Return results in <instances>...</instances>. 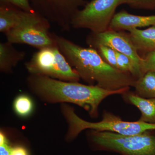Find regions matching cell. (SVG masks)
<instances>
[{
	"instance_id": "obj_1",
	"label": "cell",
	"mask_w": 155,
	"mask_h": 155,
	"mask_svg": "<svg viewBox=\"0 0 155 155\" xmlns=\"http://www.w3.org/2000/svg\"><path fill=\"white\" fill-rule=\"evenodd\" d=\"M26 84L29 91L42 101L49 104H74L83 108L92 118L98 116L99 107L104 100L112 95H122L130 88L110 91L96 85L32 74L26 77Z\"/></svg>"
},
{
	"instance_id": "obj_2",
	"label": "cell",
	"mask_w": 155,
	"mask_h": 155,
	"mask_svg": "<svg viewBox=\"0 0 155 155\" xmlns=\"http://www.w3.org/2000/svg\"><path fill=\"white\" fill-rule=\"evenodd\" d=\"M61 53L80 79L110 91L134 87L136 81L130 74L111 67L104 61L96 50L76 44L64 37L53 33Z\"/></svg>"
},
{
	"instance_id": "obj_3",
	"label": "cell",
	"mask_w": 155,
	"mask_h": 155,
	"mask_svg": "<svg viewBox=\"0 0 155 155\" xmlns=\"http://www.w3.org/2000/svg\"><path fill=\"white\" fill-rule=\"evenodd\" d=\"M61 112L68 125L66 140L73 141L81 132L86 129L106 131L122 135H132L155 130V124L137 121L129 122L122 120L119 116L104 111L102 119L98 122H90L84 120L75 113L74 108L67 104H61Z\"/></svg>"
},
{
	"instance_id": "obj_4",
	"label": "cell",
	"mask_w": 155,
	"mask_h": 155,
	"mask_svg": "<svg viewBox=\"0 0 155 155\" xmlns=\"http://www.w3.org/2000/svg\"><path fill=\"white\" fill-rule=\"evenodd\" d=\"M90 131L87 134V141L93 150L120 155H155V130L132 135Z\"/></svg>"
},
{
	"instance_id": "obj_5",
	"label": "cell",
	"mask_w": 155,
	"mask_h": 155,
	"mask_svg": "<svg viewBox=\"0 0 155 155\" xmlns=\"http://www.w3.org/2000/svg\"><path fill=\"white\" fill-rule=\"evenodd\" d=\"M50 28L51 22L36 11H25L19 24L5 35L12 44L27 45L39 50L57 45Z\"/></svg>"
},
{
	"instance_id": "obj_6",
	"label": "cell",
	"mask_w": 155,
	"mask_h": 155,
	"mask_svg": "<svg viewBox=\"0 0 155 155\" xmlns=\"http://www.w3.org/2000/svg\"><path fill=\"white\" fill-rule=\"evenodd\" d=\"M25 66L29 74L72 82H78L80 79L57 45L38 50Z\"/></svg>"
},
{
	"instance_id": "obj_7",
	"label": "cell",
	"mask_w": 155,
	"mask_h": 155,
	"mask_svg": "<svg viewBox=\"0 0 155 155\" xmlns=\"http://www.w3.org/2000/svg\"><path fill=\"white\" fill-rule=\"evenodd\" d=\"M121 0H92L78 11L71 28L87 29L98 33L108 30Z\"/></svg>"
},
{
	"instance_id": "obj_8",
	"label": "cell",
	"mask_w": 155,
	"mask_h": 155,
	"mask_svg": "<svg viewBox=\"0 0 155 155\" xmlns=\"http://www.w3.org/2000/svg\"><path fill=\"white\" fill-rule=\"evenodd\" d=\"M34 11L62 30L68 31L71 21L81 7L87 3L85 0H29Z\"/></svg>"
},
{
	"instance_id": "obj_9",
	"label": "cell",
	"mask_w": 155,
	"mask_h": 155,
	"mask_svg": "<svg viewBox=\"0 0 155 155\" xmlns=\"http://www.w3.org/2000/svg\"><path fill=\"white\" fill-rule=\"evenodd\" d=\"M86 42L89 47L92 48L100 45L107 46L116 51L129 57L140 77L142 76L140 69L142 58L134 46L128 33L109 29L101 33L91 32L87 37Z\"/></svg>"
},
{
	"instance_id": "obj_10",
	"label": "cell",
	"mask_w": 155,
	"mask_h": 155,
	"mask_svg": "<svg viewBox=\"0 0 155 155\" xmlns=\"http://www.w3.org/2000/svg\"><path fill=\"white\" fill-rule=\"evenodd\" d=\"M151 26L155 27V15L139 16L122 10L114 15L108 29L124 31L131 28Z\"/></svg>"
},
{
	"instance_id": "obj_11",
	"label": "cell",
	"mask_w": 155,
	"mask_h": 155,
	"mask_svg": "<svg viewBox=\"0 0 155 155\" xmlns=\"http://www.w3.org/2000/svg\"><path fill=\"white\" fill-rule=\"evenodd\" d=\"M132 43L141 58L155 51V27L145 29L131 28L128 30Z\"/></svg>"
},
{
	"instance_id": "obj_12",
	"label": "cell",
	"mask_w": 155,
	"mask_h": 155,
	"mask_svg": "<svg viewBox=\"0 0 155 155\" xmlns=\"http://www.w3.org/2000/svg\"><path fill=\"white\" fill-rule=\"evenodd\" d=\"M122 95L126 102L135 106L140 111L141 115L139 121L155 125V98L140 97L129 90Z\"/></svg>"
},
{
	"instance_id": "obj_13",
	"label": "cell",
	"mask_w": 155,
	"mask_h": 155,
	"mask_svg": "<svg viewBox=\"0 0 155 155\" xmlns=\"http://www.w3.org/2000/svg\"><path fill=\"white\" fill-rule=\"evenodd\" d=\"M13 45L8 41L0 43V70L2 73H12L14 67L25 58V52L17 50Z\"/></svg>"
},
{
	"instance_id": "obj_14",
	"label": "cell",
	"mask_w": 155,
	"mask_h": 155,
	"mask_svg": "<svg viewBox=\"0 0 155 155\" xmlns=\"http://www.w3.org/2000/svg\"><path fill=\"white\" fill-rule=\"evenodd\" d=\"M25 11L15 6L0 2V31L5 34L18 24Z\"/></svg>"
},
{
	"instance_id": "obj_15",
	"label": "cell",
	"mask_w": 155,
	"mask_h": 155,
	"mask_svg": "<svg viewBox=\"0 0 155 155\" xmlns=\"http://www.w3.org/2000/svg\"><path fill=\"white\" fill-rule=\"evenodd\" d=\"M136 94L144 98H155V72L150 71L136 80L133 87Z\"/></svg>"
},
{
	"instance_id": "obj_16",
	"label": "cell",
	"mask_w": 155,
	"mask_h": 155,
	"mask_svg": "<svg viewBox=\"0 0 155 155\" xmlns=\"http://www.w3.org/2000/svg\"><path fill=\"white\" fill-rule=\"evenodd\" d=\"M33 108L32 100L26 95H20L14 101V110L19 116L25 117L28 116L32 112Z\"/></svg>"
},
{
	"instance_id": "obj_17",
	"label": "cell",
	"mask_w": 155,
	"mask_h": 155,
	"mask_svg": "<svg viewBox=\"0 0 155 155\" xmlns=\"http://www.w3.org/2000/svg\"><path fill=\"white\" fill-rule=\"evenodd\" d=\"M93 48L97 50L100 55L107 64L115 69H118L116 51L115 50L110 47L103 45H97Z\"/></svg>"
},
{
	"instance_id": "obj_18",
	"label": "cell",
	"mask_w": 155,
	"mask_h": 155,
	"mask_svg": "<svg viewBox=\"0 0 155 155\" xmlns=\"http://www.w3.org/2000/svg\"><path fill=\"white\" fill-rule=\"evenodd\" d=\"M120 5H126L134 9L155 11V0H121Z\"/></svg>"
},
{
	"instance_id": "obj_19",
	"label": "cell",
	"mask_w": 155,
	"mask_h": 155,
	"mask_svg": "<svg viewBox=\"0 0 155 155\" xmlns=\"http://www.w3.org/2000/svg\"><path fill=\"white\" fill-rule=\"evenodd\" d=\"M140 69L142 76L150 71L155 72V51L148 53L142 58Z\"/></svg>"
},
{
	"instance_id": "obj_20",
	"label": "cell",
	"mask_w": 155,
	"mask_h": 155,
	"mask_svg": "<svg viewBox=\"0 0 155 155\" xmlns=\"http://www.w3.org/2000/svg\"><path fill=\"white\" fill-rule=\"evenodd\" d=\"M0 2L10 4L24 11H34L29 0H0Z\"/></svg>"
},
{
	"instance_id": "obj_21",
	"label": "cell",
	"mask_w": 155,
	"mask_h": 155,
	"mask_svg": "<svg viewBox=\"0 0 155 155\" xmlns=\"http://www.w3.org/2000/svg\"><path fill=\"white\" fill-rule=\"evenodd\" d=\"M13 147L9 144L8 140L0 144V155H11Z\"/></svg>"
},
{
	"instance_id": "obj_22",
	"label": "cell",
	"mask_w": 155,
	"mask_h": 155,
	"mask_svg": "<svg viewBox=\"0 0 155 155\" xmlns=\"http://www.w3.org/2000/svg\"><path fill=\"white\" fill-rule=\"evenodd\" d=\"M11 155H29L28 150L22 146L17 145L13 147Z\"/></svg>"
}]
</instances>
